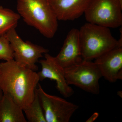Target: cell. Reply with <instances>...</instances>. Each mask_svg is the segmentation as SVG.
<instances>
[{"label": "cell", "instance_id": "cell-1", "mask_svg": "<svg viewBox=\"0 0 122 122\" xmlns=\"http://www.w3.org/2000/svg\"><path fill=\"white\" fill-rule=\"evenodd\" d=\"M39 79L35 71L18 64L14 59L0 63V87L23 111L35 96Z\"/></svg>", "mask_w": 122, "mask_h": 122}, {"label": "cell", "instance_id": "cell-2", "mask_svg": "<svg viewBox=\"0 0 122 122\" xmlns=\"http://www.w3.org/2000/svg\"><path fill=\"white\" fill-rule=\"evenodd\" d=\"M17 10L27 25L36 29L44 37L54 36L58 20L48 0H17Z\"/></svg>", "mask_w": 122, "mask_h": 122}, {"label": "cell", "instance_id": "cell-3", "mask_svg": "<svg viewBox=\"0 0 122 122\" xmlns=\"http://www.w3.org/2000/svg\"><path fill=\"white\" fill-rule=\"evenodd\" d=\"M83 60L91 61L116 47H122L110 29L87 22L79 30Z\"/></svg>", "mask_w": 122, "mask_h": 122}, {"label": "cell", "instance_id": "cell-4", "mask_svg": "<svg viewBox=\"0 0 122 122\" xmlns=\"http://www.w3.org/2000/svg\"><path fill=\"white\" fill-rule=\"evenodd\" d=\"M84 14L87 22L117 28L122 25V2L120 0H91Z\"/></svg>", "mask_w": 122, "mask_h": 122}, {"label": "cell", "instance_id": "cell-5", "mask_svg": "<svg viewBox=\"0 0 122 122\" xmlns=\"http://www.w3.org/2000/svg\"><path fill=\"white\" fill-rule=\"evenodd\" d=\"M63 70L68 85H74L93 94L100 93L99 81L102 76L94 62L83 60Z\"/></svg>", "mask_w": 122, "mask_h": 122}, {"label": "cell", "instance_id": "cell-6", "mask_svg": "<svg viewBox=\"0 0 122 122\" xmlns=\"http://www.w3.org/2000/svg\"><path fill=\"white\" fill-rule=\"evenodd\" d=\"M13 52V59L21 65L34 71L38 70L36 63L42 55L49 50L41 46L27 41H24L16 31L12 29L6 34Z\"/></svg>", "mask_w": 122, "mask_h": 122}, {"label": "cell", "instance_id": "cell-7", "mask_svg": "<svg viewBox=\"0 0 122 122\" xmlns=\"http://www.w3.org/2000/svg\"><path fill=\"white\" fill-rule=\"evenodd\" d=\"M36 91L39 96L46 122H69L78 109L77 105L58 96L46 93L40 84Z\"/></svg>", "mask_w": 122, "mask_h": 122}, {"label": "cell", "instance_id": "cell-8", "mask_svg": "<svg viewBox=\"0 0 122 122\" xmlns=\"http://www.w3.org/2000/svg\"><path fill=\"white\" fill-rule=\"evenodd\" d=\"M45 59L38 61L41 67V70L37 73L40 81L48 78L55 81L56 87L61 94L65 98L72 96L74 91L66 82L63 68L48 53L45 54Z\"/></svg>", "mask_w": 122, "mask_h": 122}, {"label": "cell", "instance_id": "cell-9", "mask_svg": "<svg viewBox=\"0 0 122 122\" xmlns=\"http://www.w3.org/2000/svg\"><path fill=\"white\" fill-rule=\"evenodd\" d=\"M94 62L102 77L109 82L122 80V47L109 51L96 58Z\"/></svg>", "mask_w": 122, "mask_h": 122}, {"label": "cell", "instance_id": "cell-10", "mask_svg": "<svg viewBox=\"0 0 122 122\" xmlns=\"http://www.w3.org/2000/svg\"><path fill=\"white\" fill-rule=\"evenodd\" d=\"M55 58L63 69L79 63L83 60L78 29L74 28L70 30L61 51Z\"/></svg>", "mask_w": 122, "mask_h": 122}, {"label": "cell", "instance_id": "cell-11", "mask_svg": "<svg viewBox=\"0 0 122 122\" xmlns=\"http://www.w3.org/2000/svg\"><path fill=\"white\" fill-rule=\"evenodd\" d=\"M58 20L73 21L84 14L91 0H48Z\"/></svg>", "mask_w": 122, "mask_h": 122}, {"label": "cell", "instance_id": "cell-12", "mask_svg": "<svg viewBox=\"0 0 122 122\" xmlns=\"http://www.w3.org/2000/svg\"><path fill=\"white\" fill-rule=\"evenodd\" d=\"M23 110L10 96L0 99V122H26Z\"/></svg>", "mask_w": 122, "mask_h": 122}, {"label": "cell", "instance_id": "cell-13", "mask_svg": "<svg viewBox=\"0 0 122 122\" xmlns=\"http://www.w3.org/2000/svg\"><path fill=\"white\" fill-rule=\"evenodd\" d=\"M20 17L18 13L0 5V37L16 28Z\"/></svg>", "mask_w": 122, "mask_h": 122}, {"label": "cell", "instance_id": "cell-14", "mask_svg": "<svg viewBox=\"0 0 122 122\" xmlns=\"http://www.w3.org/2000/svg\"><path fill=\"white\" fill-rule=\"evenodd\" d=\"M23 111L29 122H46L44 110L36 91L32 102Z\"/></svg>", "mask_w": 122, "mask_h": 122}, {"label": "cell", "instance_id": "cell-15", "mask_svg": "<svg viewBox=\"0 0 122 122\" xmlns=\"http://www.w3.org/2000/svg\"><path fill=\"white\" fill-rule=\"evenodd\" d=\"M13 58V51L6 34L0 37V59L6 61Z\"/></svg>", "mask_w": 122, "mask_h": 122}, {"label": "cell", "instance_id": "cell-16", "mask_svg": "<svg viewBox=\"0 0 122 122\" xmlns=\"http://www.w3.org/2000/svg\"><path fill=\"white\" fill-rule=\"evenodd\" d=\"M99 115V114L98 113H97V112H95V113H94L91 115V117L86 121V122H94L95 120H96V119H97V118L98 117Z\"/></svg>", "mask_w": 122, "mask_h": 122}, {"label": "cell", "instance_id": "cell-17", "mask_svg": "<svg viewBox=\"0 0 122 122\" xmlns=\"http://www.w3.org/2000/svg\"><path fill=\"white\" fill-rule=\"evenodd\" d=\"M117 95L118 96L122 98V91H118L117 92Z\"/></svg>", "mask_w": 122, "mask_h": 122}, {"label": "cell", "instance_id": "cell-18", "mask_svg": "<svg viewBox=\"0 0 122 122\" xmlns=\"http://www.w3.org/2000/svg\"><path fill=\"white\" fill-rule=\"evenodd\" d=\"M3 92H2L1 89L0 87V99L1 98V97L3 96Z\"/></svg>", "mask_w": 122, "mask_h": 122}, {"label": "cell", "instance_id": "cell-19", "mask_svg": "<svg viewBox=\"0 0 122 122\" xmlns=\"http://www.w3.org/2000/svg\"><path fill=\"white\" fill-rule=\"evenodd\" d=\"M121 0V1H122V0Z\"/></svg>", "mask_w": 122, "mask_h": 122}]
</instances>
